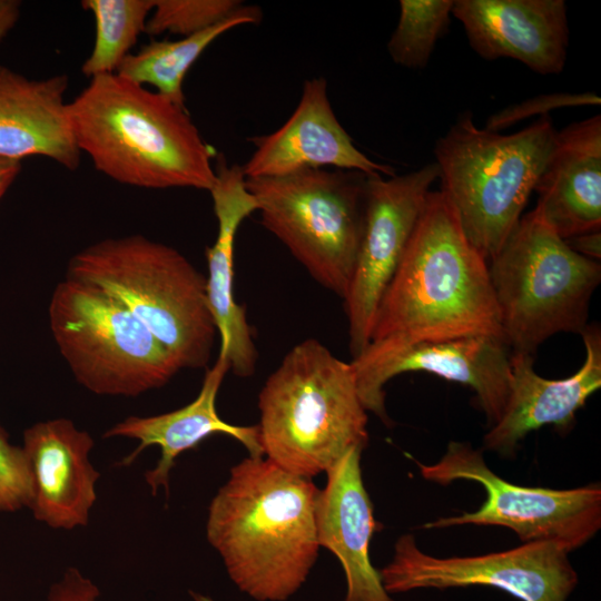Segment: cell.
<instances>
[{
	"label": "cell",
	"instance_id": "cell-20",
	"mask_svg": "<svg viewBox=\"0 0 601 601\" xmlns=\"http://www.w3.org/2000/svg\"><path fill=\"white\" fill-rule=\"evenodd\" d=\"M228 371V358L219 351L193 402L164 414L128 416L105 432L104 437H127L139 442L138 446L119 462L122 466L132 464L145 449L151 445L160 447L157 465L145 473V481L152 495H156L160 487H164L168 495L169 475L176 459L185 451L198 446L208 436L225 434L240 442L249 456H264L258 425L229 424L221 420L216 411L217 393Z\"/></svg>",
	"mask_w": 601,
	"mask_h": 601
},
{
	"label": "cell",
	"instance_id": "cell-12",
	"mask_svg": "<svg viewBox=\"0 0 601 601\" xmlns=\"http://www.w3.org/2000/svg\"><path fill=\"white\" fill-rule=\"evenodd\" d=\"M512 351L500 335L472 334L406 344L370 343L351 361L367 412L386 425L385 384L406 372H425L471 387L489 427L502 416L510 392Z\"/></svg>",
	"mask_w": 601,
	"mask_h": 601
},
{
	"label": "cell",
	"instance_id": "cell-33",
	"mask_svg": "<svg viewBox=\"0 0 601 601\" xmlns=\"http://www.w3.org/2000/svg\"><path fill=\"white\" fill-rule=\"evenodd\" d=\"M189 595L193 599V601H215L211 597L203 594L200 592L196 591H189Z\"/></svg>",
	"mask_w": 601,
	"mask_h": 601
},
{
	"label": "cell",
	"instance_id": "cell-29",
	"mask_svg": "<svg viewBox=\"0 0 601 601\" xmlns=\"http://www.w3.org/2000/svg\"><path fill=\"white\" fill-rule=\"evenodd\" d=\"M99 588L77 568H67L52 583L43 601H97Z\"/></svg>",
	"mask_w": 601,
	"mask_h": 601
},
{
	"label": "cell",
	"instance_id": "cell-23",
	"mask_svg": "<svg viewBox=\"0 0 601 601\" xmlns=\"http://www.w3.org/2000/svg\"><path fill=\"white\" fill-rule=\"evenodd\" d=\"M262 17L259 7L244 4L237 13L204 31L178 40H151L128 55L116 73L152 86L156 92L185 106V77L206 48L236 27L259 23Z\"/></svg>",
	"mask_w": 601,
	"mask_h": 601
},
{
	"label": "cell",
	"instance_id": "cell-27",
	"mask_svg": "<svg viewBox=\"0 0 601 601\" xmlns=\"http://www.w3.org/2000/svg\"><path fill=\"white\" fill-rule=\"evenodd\" d=\"M35 495L33 475L22 446L9 442L0 426V512L30 509Z\"/></svg>",
	"mask_w": 601,
	"mask_h": 601
},
{
	"label": "cell",
	"instance_id": "cell-3",
	"mask_svg": "<svg viewBox=\"0 0 601 601\" xmlns=\"http://www.w3.org/2000/svg\"><path fill=\"white\" fill-rule=\"evenodd\" d=\"M472 334L502 336L489 265L466 238L445 195L431 190L380 302L370 343Z\"/></svg>",
	"mask_w": 601,
	"mask_h": 601
},
{
	"label": "cell",
	"instance_id": "cell-30",
	"mask_svg": "<svg viewBox=\"0 0 601 601\" xmlns=\"http://www.w3.org/2000/svg\"><path fill=\"white\" fill-rule=\"evenodd\" d=\"M568 246L579 255L600 260L601 257V233L600 230L589 231L564 239Z\"/></svg>",
	"mask_w": 601,
	"mask_h": 601
},
{
	"label": "cell",
	"instance_id": "cell-17",
	"mask_svg": "<svg viewBox=\"0 0 601 601\" xmlns=\"http://www.w3.org/2000/svg\"><path fill=\"white\" fill-rule=\"evenodd\" d=\"M91 435L63 417L38 422L23 432L35 485L30 510L52 529L86 526L100 473L89 460Z\"/></svg>",
	"mask_w": 601,
	"mask_h": 601
},
{
	"label": "cell",
	"instance_id": "cell-14",
	"mask_svg": "<svg viewBox=\"0 0 601 601\" xmlns=\"http://www.w3.org/2000/svg\"><path fill=\"white\" fill-rule=\"evenodd\" d=\"M248 140L255 150L242 165L246 179L327 167L367 176L395 175L393 167L373 161L354 145L333 111L322 77L304 82L298 105L282 127Z\"/></svg>",
	"mask_w": 601,
	"mask_h": 601
},
{
	"label": "cell",
	"instance_id": "cell-6",
	"mask_svg": "<svg viewBox=\"0 0 601 601\" xmlns=\"http://www.w3.org/2000/svg\"><path fill=\"white\" fill-rule=\"evenodd\" d=\"M558 130L549 115L510 135L462 115L434 147L441 191L463 233L489 263L521 219Z\"/></svg>",
	"mask_w": 601,
	"mask_h": 601
},
{
	"label": "cell",
	"instance_id": "cell-26",
	"mask_svg": "<svg viewBox=\"0 0 601 601\" xmlns=\"http://www.w3.org/2000/svg\"><path fill=\"white\" fill-rule=\"evenodd\" d=\"M243 6L239 0H155L146 33L191 36L230 18Z\"/></svg>",
	"mask_w": 601,
	"mask_h": 601
},
{
	"label": "cell",
	"instance_id": "cell-10",
	"mask_svg": "<svg viewBox=\"0 0 601 601\" xmlns=\"http://www.w3.org/2000/svg\"><path fill=\"white\" fill-rule=\"evenodd\" d=\"M421 475L447 485L465 480L481 484L484 503L474 512L440 518L422 525L443 529L456 525H495L512 530L524 542H555L569 552L590 541L601 528V489L521 486L502 479L485 463L483 453L465 442L452 441L433 464L413 460Z\"/></svg>",
	"mask_w": 601,
	"mask_h": 601
},
{
	"label": "cell",
	"instance_id": "cell-28",
	"mask_svg": "<svg viewBox=\"0 0 601 601\" xmlns=\"http://www.w3.org/2000/svg\"><path fill=\"white\" fill-rule=\"evenodd\" d=\"M601 99L593 92L583 93H544L520 104L512 105L503 110L491 115L486 121L485 129L499 132L525 118L540 115L546 116L549 111L559 108L597 106Z\"/></svg>",
	"mask_w": 601,
	"mask_h": 601
},
{
	"label": "cell",
	"instance_id": "cell-15",
	"mask_svg": "<svg viewBox=\"0 0 601 601\" xmlns=\"http://www.w3.org/2000/svg\"><path fill=\"white\" fill-rule=\"evenodd\" d=\"M452 16L485 60L511 58L543 76L565 66L570 31L563 0H454Z\"/></svg>",
	"mask_w": 601,
	"mask_h": 601
},
{
	"label": "cell",
	"instance_id": "cell-25",
	"mask_svg": "<svg viewBox=\"0 0 601 601\" xmlns=\"http://www.w3.org/2000/svg\"><path fill=\"white\" fill-rule=\"evenodd\" d=\"M454 0H401L400 16L388 42L398 66L423 69L437 40L447 31Z\"/></svg>",
	"mask_w": 601,
	"mask_h": 601
},
{
	"label": "cell",
	"instance_id": "cell-31",
	"mask_svg": "<svg viewBox=\"0 0 601 601\" xmlns=\"http://www.w3.org/2000/svg\"><path fill=\"white\" fill-rule=\"evenodd\" d=\"M20 1L0 0V43L17 24L20 17Z\"/></svg>",
	"mask_w": 601,
	"mask_h": 601
},
{
	"label": "cell",
	"instance_id": "cell-9",
	"mask_svg": "<svg viewBox=\"0 0 601 601\" xmlns=\"http://www.w3.org/2000/svg\"><path fill=\"white\" fill-rule=\"evenodd\" d=\"M57 347L76 381L97 395L136 397L179 371L160 342L117 299L66 277L48 307Z\"/></svg>",
	"mask_w": 601,
	"mask_h": 601
},
{
	"label": "cell",
	"instance_id": "cell-18",
	"mask_svg": "<svg viewBox=\"0 0 601 601\" xmlns=\"http://www.w3.org/2000/svg\"><path fill=\"white\" fill-rule=\"evenodd\" d=\"M215 183L209 190L217 219V236L206 249L208 305L220 336V352L228 358L230 371L248 377L256 371L258 353L244 307L234 297V244L243 220L258 210V203L247 189L243 167L228 165L216 156Z\"/></svg>",
	"mask_w": 601,
	"mask_h": 601
},
{
	"label": "cell",
	"instance_id": "cell-8",
	"mask_svg": "<svg viewBox=\"0 0 601 601\" xmlns=\"http://www.w3.org/2000/svg\"><path fill=\"white\" fill-rule=\"evenodd\" d=\"M367 175L305 169L246 179L263 226L323 287L346 295L365 220Z\"/></svg>",
	"mask_w": 601,
	"mask_h": 601
},
{
	"label": "cell",
	"instance_id": "cell-22",
	"mask_svg": "<svg viewBox=\"0 0 601 601\" xmlns=\"http://www.w3.org/2000/svg\"><path fill=\"white\" fill-rule=\"evenodd\" d=\"M67 75L30 79L0 66V156H41L69 170L80 164L65 99Z\"/></svg>",
	"mask_w": 601,
	"mask_h": 601
},
{
	"label": "cell",
	"instance_id": "cell-32",
	"mask_svg": "<svg viewBox=\"0 0 601 601\" xmlns=\"http://www.w3.org/2000/svg\"><path fill=\"white\" fill-rule=\"evenodd\" d=\"M21 170V161L0 156V199Z\"/></svg>",
	"mask_w": 601,
	"mask_h": 601
},
{
	"label": "cell",
	"instance_id": "cell-24",
	"mask_svg": "<svg viewBox=\"0 0 601 601\" xmlns=\"http://www.w3.org/2000/svg\"><path fill=\"white\" fill-rule=\"evenodd\" d=\"M83 9L95 19V42L81 66L88 78L116 73L146 32L155 0H83Z\"/></svg>",
	"mask_w": 601,
	"mask_h": 601
},
{
	"label": "cell",
	"instance_id": "cell-2",
	"mask_svg": "<svg viewBox=\"0 0 601 601\" xmlns=\"http://www.w3.org/2000/svg\"><path fill=\"white\" fill-rule=\"evenodd\" d=\"M75 142L93 167L139 188L209 191L217 154L187 112L118 73L101 75L68 102Z\"/></svg>",
	"mask_w": 601,
	"mask_h": 601
},
{
	"label": "cell",
	"instance_id": "cell-13",
	"mask_svg": "<svg viewBox=\"0 0 601 601\" xmlns=\"http://www.w3.org/2000/svg\"><path fill=\"white\" fill-rule=\"evenodd\" d=\"M437 178L435 162L404 175L367 177L363 234L343 298L353 358L370 344L380 302Z\"/></svg>",
	"mask_w": 601,
	"mask_h": 601
},
{
	"label": "cell",
	"instance_id": "cell-21",
	"mask_svg": "<svg viewBox=\"0 0 601 601\" xmlns=\"http://www.w3.org/2000/svg\"><path fill=\"white\" fill-rule=\"evenodd\" d=\"M541 218L562 238L601 228V116L556 132L535 184Z\"/></svg>",
	"mask_w": 601,
	"mask_h": 601
},
{
	"label": "cell",
	"instance_id": "cell-1",
	"mask_svg": "<svg viewBox=\"0 0 601 601\" xmlns=\"http://www.w3.org/2000/svg\"><path fill=\"white\" fill-rule=\"evenodd\" d=\"M319 490L264 456L230 469L208 506L206 536L229 579L257 601H285L307 580L318 556Z\"/></svg>",
	"mask_w": 601,
	"mask_h": 601
},
{
	"label": "cell",
	"instance_id": "cell-5",
	"mask_svg": "<svg viewBox=\"0 0 601 601\" xmlns=\"http://www.w3.org/2000/svg\"><path fill=\"white\" fill-rule=\"evenodd\" d=\"M66 277L121 303L179 370L208 364L217 328L206 277L174 247L142 235L106 238L73 255Z\"/></svg>",
	"mask_w": 601,
	"mask_h": 601
},
{
	"label": "cell",
	"instance_id": "cell-4",
	"mask_svg": "<svg viewBox=\"0 0 601 601\" xmlns=\"http://www.w3.org/2000/svg\"><path fill=\"white\" fill-rule=\"evenodd\" d=\"M264 457L298 476L326 473L368 441L351 362L314 338L296 344L258 395Z\"/></svg>",
	"mask_w": 601,
	"mask_h": 601
},
{
	"label": "cell",
	"instance_id": "cell-7",
	"mask_svg": "<svg viewBox=\"0 0 601 601\" xmlns=\"http://www.w3.org/2000/svg\"><path fill=\"white\" fill-rule=\"evenodd\" d=\"M502 336L534 354L549 337L581 333L601 282L600 262L572 250L535 209L521 217L487 263Z\"/></svg>",
	"mask_w": 601,
	"mask_h": 601
},
{
	"label": "cell",
	"instance_id": "cell-16",
	"mask_svg": "<svg viewBox=\"0 0 601 601\" xmlns=\"http://www.w3.org/2000/svg\"><path fill=\"white\" fill-rule=\"evenodd\" d=\"M585 358L571 376L549 380L534 371L532 354L512 352L509 397L501 418L483 437L485 450L514 455L522 439L545 425L569 431L577 412L601 387V328L588 324L580 333Z\"/></svg>",
	"mask_w": 601,
	"mask_h": 601
},
{
	"label": "cell",
	"instance_id": "cell-11",
	"mask_svg": "<svg viewBox=\"0 0 601 601\" xmlns=\"http://www.w3.org/2000/svg\"><path fill=\"white\" fill-rule=\"evenodd\" d=\"M569 551L550 541L482 555L437 558L423 552L413 534L401 535L388 564L378 570L391 595L418 589L491 587L521 601H566L579 577Z\"/></svg>",
	"mask_w": 601,
	"mask_h": 601
},
{
	"label": "cell",
	"instance_id": "cell-19",
	"mask_svg": "<svg viewBox=\"0 0 601 601\" xmlns=\"http://www.w3.org/2000/svg\"><path fill=\"white\" fill-rule=\"evenodd\" d=\"M363 450L351 449L326 471L327 482L315 509L317 541L342 564L344 601H393L370 558V542L380 523L362 477Z\"/></svg>",
	"mask_w": 601,
	"mask_h": 601
}]
</instances>
